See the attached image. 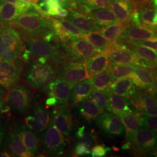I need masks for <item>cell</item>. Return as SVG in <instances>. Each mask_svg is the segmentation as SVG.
Returning a JSON list of instances; mask_svg holds the SVG:
<instances>
[{"mask_svg":"<svg viewBox=\"0 0 157 157\" xmlns=\"http://www.w3.org/2000/svg\"><path fill=\"white\" fill-rule=\"evenodd\" d=\"M31 100V91L23 85L15 86L12 87L8 96L9 107L21 115H25L28 113Z\"/></svg>","mask_w":157,"mask_h":157,"instance_id":"cell-9","label":"cell"},{"mask_svg":"<svg viewBox=\"0 0 157 157\" xmlns=\"http://www.w3.org/2000/svg\"><path fill=\"white\" fill-rule=\"evenodd\" d=\"M143 61V67L153 70L157 67V52L150 48L141 45H132L128 47Z\"/></svg>","mask_w":157,"mask_h":157,"instance_id":"cell-29","label":"cell"},{"mask_svg":"<svg viewBox=\"0 0 157 157\" xmlns=\"http://www.w3.org/2000/svg\"><path fill=\"white\" fill-rule=\"evenodd\" d=\"M135 109L145 116H157V98L147 90H137L130 99Z\"/></svg>","mask_w":157,"mask_h":157,"instance_id":"cell-13","label":"cell"},{"mask_svg":"<svg viewBox=\"0 0 157 157\" xmlns=\"http://www.w3.org/2000/svg\"><path fill=\"white\" fill-rule=\"evenodd\" d=\"M110 63L106 54L100 53L84 61L88 78L106 71Z\"/></svg>","mask_w":157,"mask_h":157,"instance_id":"cell-23","label":"cell"},{"mask_svg":"<svg viewBox=\"0 0 157 157\" xmlns=\"http://www.w3.org/2000/svg\"><path fill=\"white\" fill-rule=\"evenodd\" d=\"M154 72H155V75H156V76H157V68H156V69H154Z\"/></svg>","mask_w":157,"mask_h":157,"instance_id":"cell-61","label":"cell"},{"mask_svg":"<svg viewBox=\"0 0 157 157\" xmlns=\"http://www.w3.org/2000/svg\"><path fill=\"white\" fill-rule=\"evenodd\" d=\"M76 137L79 142L83 143L88 146L90 150L98 143L97 136L93 132L88 131L84 126L78 128L76 133Z\"/></svg>","mask_w":157,"mask_h":157,"instance_id":"cell-37","label":"cell"},{"mask_svg":"<svg viewBox=\"0 0 157 157\" xmlns=\"http://www.w3.org/2000/svg\"><path fill=\"white\" fill-rule=\"evenodd\" d=\"M8 145L13 156L18 157H34V154L30 151L24 145L22 140L16 134L11 132L8 136Z\"/></svg>","mask_w":157,"mask_h":157,"instance_id":"cell-33","label":"cell"},{"mask_svg":"<svg viewBox=\"0 0 157 157\" xmlns=\"http://www.w3.org/2000/svg\"><path fill=\"white\" fill-rule=\"evenodd\" d=\"M51 113L55 126L66 137L71 135L75 127L73 116L67 104L56 105Z\"/></svg>","mask_w":157,"mask_h":157,"instance_id":"cell-15","label":"cell"},{"mask_svg":"<svg viewBox=\"0 0 157 157\" xmlns=\"http://www.w3.org/2000/svg\"><path fill=\"white\" fill-rule=\"evenodd\" d=\"M155 73L153 69L148 67L135 65L132 79L137 89L143 90H150L154 83Z\"/></svg>","mask_w":157,"mask_h":157,"instance_id":"cell-21","label":"cell"},{"mask_svg":"<svg viewBox=\"0 0 157 157\" xmlns=\"http://www.w3.org/2000/svg\"><path fill=\"white\" fill-rule=\"evenodd\" d=\"M46 12L48 15L58 17V8L60 6L56 0L45 1Z\"/></svg>","mask_w":157,"mask_h":157,"instance_id":"cell-45","label":"cell"},{"mask_svg":"<svg viewBox=\"0 0 157 157\" xmlns=\"http://www.w3.org/2000/svg\"><path fill=\"white\" fill-rule=\"evenodd\" d=\"M151 3L154 6H157V0H151Z\"/></svg>","mask_w":157,"mask_h":157,"instance_id":"cell-58","label":"cell"},{"mask_svg":"<svg viewBox=\"0 0 157 157\" xmlns=\"http://www.w3.org/2000/svg\"><path fill=\"white\" fill-rule=\"evenodd\" d=\"M13 156L12 153H11L8 150H1L0 151V157H12Z\"/></svg>","mask_w":157,"mask_h":157,"instance_id":"cell-55","label":"cell"},{"mask_svg":"<svg viewBox=\"0 0 157 157\" xmlns=\"http://www.w3.org/2000/svg\"><path fill=\"white\" fill-rule=\"evenodd\" d=\"M22 71L21 59L0 58V86L7 90L15 86L20 80Z\"/></svg>","mask_w":157,"mask_h":157,"instance_id":"cell-7","label":"cell"},{"mask_svg":"<svg viewBox=\"0 0 157 157\" xmlns=\"http://www.w3.org/2000/svg\"><path fill=\"white\" fill-rule=\"evenodd\" d=\"M26 44L31 54L37 57H43L59 63L70 58L67 50L61 51L59 45L54 44L45 40L34 37H24ZM71 59V58H70Z\"/></svg>","mask_w":157,"mask_h":157,"instance_id":"cell-4","label":"cell"},{"mask_svg":"<svg viewBox=\"0 0 157 157\" xmlns=\"http://www.w3.org/2000/svg\"><path fill=\"white\" fill-rule=\"evenodd\" d=\"M93 90L104 91L114 82L111 75L108 71L93 76L88 79Z\"/></svg>","mask_w":157,"mask_h":157,"instance_id":"cell-34","label":"cell"},{"mask_svg":"<svg viewBox=\"0 0 157 157\" xmlns=\"http://www.w3.org/2000/svg\"><path fill=\"white\" fill-rule=\"evenodd\" d=\"M80 37L88 41L100 53H105L113 45L114 41L107 39L98 31L82 34Z\"/></svg>","mask_w":157,"mask_h":157,"instance_id":"cell-30","label":"cell"},{"mask_svg":"<svg viewBox=\"0 0 157 157\" xmlns=\"http://www.w3.org/2000/svg\"><path fill=\"white\" fill-rule=\"evenodd\" d=\"M3 25H4V23L0 21V33H1V32L2 31V30L4 28V27H3L4 26H3Z\"/></svg>","mask_w":157,"mask_h":157,"instance_id":"cell-60","label":"cell"},{"mask_svg":"<svg viewBox=\"0 0 157 157\" xmlns=\"http://www.w3.org/2000/svg\"><path fill=\"white\" fill-rule=\"evenodd\" d=\"M8 142L7 122L5 116H0V151L5 148Z\"/></svg>","mask_w":157,"mask_h":157,"instance_id":"cell-40","label":"cell"},{"mask_svg":"<svg viewBox=\"0 0 157 157\" xmlns=\"http://www.w3.org/2000/svg\"><path fill=\"white\" fill-rule=\"evenodd\" d=\"M1 1H3L6 2L13 4L16 6H19L20 7H22L25 10L26 12L32 10L33 8V6L31 3L24 1L22 0H1Z\"/></svg>","mask_w":157,"mask_h":157,"instance_id":"cell-48","label":"cell"},{"mask_svg":"<svg viewBox=\"0 0 157 157\" xmlns=\"http://www.w3.org/2000/svg\"><path fill=\"white\" fill-rule=\"evenodd\" d=\"M40 0H29L30 3L32 4H37L39 2Z\"/></svg>","mask_w":157,"mask_h":157,"instance_id":"cell-57","label":"cell"},{"mask_svg":"<svg viewBox=\"0 0 157 157\" xmlns=\"http://www.w3.org/2000/svg\"><path fill=\"white\" fill-rule=\"evenodd\" d=\"M83 1V0H79V1H80V4H79V6H78V7H79V6H80V4H81V3H82V1Z\"/></svg>","mask_w":157,"mask_h":157,"instance_id":"cell-62","label":"cell"},{"mask_svg":"<svg viewBox=\"0 0 157 157\" xmlns=\"http://www.w3.org/2000/svg\"><path fill=\"white\" fill-rule=\"evenodd\" d=\"M134 65L132 64L125 65H109L107 70L111 75L113 80L120 78H131L133 73Z\"/></svg>","mask_w":157,"mask_h":157,"instance_id":"cell-35","label":"cell"},{"mask_svg":"<svg viewBox=\"0 0 157 157\" xmlns=\"http://www.w3.org/2000/svg\"><path fill=\"white\" fill-rule=\"evenodd\" d=\"M112 1L113 0H83L80 5L82 4H84L87 6L90 10L98 8H110V6Z\"/></svg>","mask_w":157,"mask_h":157,"instance_id":"cell-41","label":"cell"},{"mask_svg":"<svg viewBox=\"0 0 157 157\" xmlns=\"http://www.w3.org/2000/svg\"><path fill=\"white\" fill-rule=\"evenodd\" d=\"M25 10L19 6L0 0V21L3 23L12 22Z\"/></svg>","mask_w":157,"mask_h":157,"instance_id":"cell-31","label":"cell"},{"mask_svg":"<svg viewBox=\"0 0 157 157\" xmlns=\"http://www.w3.org/2000/svg\"><path fill=\"white\" fill-rule=\"evenodd\" d=\"M108 89L115 94L130 99L137 91V87L132 78H126L115 80Z\"/></svg>","mask_w":157,"mask_h":157,"instance_id":"cell-27","label":"cell"},{"mask_svg":"<svg viewBox=\"0 0 157 157\" xmlns=\"http://www.w3.org/2000/svg\"><path fill=\"white\" fill-rule=\"evenodd\" d=\"M48 90V98L45 104L48 106H56L67 104L72 88L66 81L57 78L47 87Z\"/></svg>","mask_w":157,"mask_h":157,"instance_id":"cell-11","label":"cell"},{"mask_svg":"<svg viewBox=\"0 0 157 157\" xmlns=\"http://www.w3.org/2000/svg\"><path fill=\"white\" fill-rule=\"evenodd\" d=\"M89 98L93 101L97 107L103 111L108 110V102L107 95L103 91L93 90Z\"/></svg>","mask_w":157,"mask_h":157,"instance_id":"cell-39","label":"cell"},{"mask_svg":"<svg viewBox=\"0 0 157 157\" xmlns=\"http://www.w3.org/2000/svg\"><path fill=\"white\" fill-rule=\"evenodd\" d=\"M48 20L52 26L55 33L58 39V41H60L61 43H64L67 39H69L74 36L69 33L65 29L63 28L61 24L58 21L56 18L52 17H47Z\"/></svg>","mask_w":157,"mask_h":157,"instance_id":"cell-38","label":"cell"},{"mask_svg":"<svg viewBox=\"0 0 157 157\" xmlns=\"http://www.w3.org/2000/svg\"><path fill=\"white\" fill-rule=\"evenodd\" d=\"M69 11L66 9L62 8L61 6H59L58 8V17H67Z\"/></svg>","mask_w":157,"mask_h":157,"instance_id":"cell-54","label":"cell"},{"mask_svg":"<svg viewBox=\"0 0 157 157\" xmlns=\"http://www.w3.org/2000/svg\"><path fill=\"white\" fill-rule=\"evenodd\" d=\"M86 14L99 27H104L120 22L110 8L90 10Z\"/></svg>","mask_w":157,"mask_h":157,"instance_id":"cell-26","label":"cell"},{"mask_svg":"<svg viewBox=\"0 0 157 157\" xmlns=\"http://www.w3.org/2000/svg\"><path fill=\"white\" fill-rule=\"evenodd\" d=\"M130 149L138 155H151L157 148V134L151 129L140 126L130 143Z\"/></svg>","mask_w":157,"mask_h":157,"instance_id":"cell-6","label":"cell"},{"mask_svg":"<svg viewBox=\"0 0 157 157\" xmlns=\"http://www.w3.org/2000/svg\"><path fill=\"white\" fill-rule=\"evenodd\" d=\"M129 45H141L157 51V37L141 41H134L127 43Z\"/></svg>","mask_w":157,"mask_h":157,"instance_id":"cell-44","label":"cell"},{"mask_svg":"<svg viewBox=\"0 0 157 157\" xmlns=\"http://www.w3.org/2000/svg\"><path fill=\"white\" fill-rule=\"evenodd\" d=\"M12 22L22 33L24 37L40 38L47 41H58L54 28L47 17L43 16L34 10L20 15Z\"/></svg>","mask_w":157,"mask_h":157,"instance_id":"cell-1","label":"cell"},{"mask_svg":"<svg viewBox=\"0 0 157 157\" xmlns=\"http://www.w3.org/2000/svg\"><path fill=\"white\" fill-rule=\"evenodd\" d=\"M69 8L78 9L80 4L79 0H67Z\"/></svg>","mask_w":157,"mask_h":157,"instance_id":"cell-51","label":"cell"},{"mask_svg":"<svg viewBox=\"0 0 157 157\" xmlns=\"http://www.w3.org/2000/svg\"><path fill=\"white\" fill-rule=\"evenodd\" d=\"M148 91L149 93H150L152 95H154V97H155L157 98V76H155V81H154V83L152 86L151 89H150V90H147Z\"/></svg>","mask_w":157,"mask_h":157,"instance_id":"cell-52","label":"cell"},{"mask_svg":"<svg viewBox=\"0 0 157 157\" xmlns=\"http://www.w3.org/2000/svg\"><path fill=\"white\" fill-rule=\"evenodd\" d=\"M66 19L72 23L73 25L83 33L99 31L100 27L95 24L87 14L76 9H71L65 17Z\"/></svg>","mask_w":157,"mask_h":157,"instance_id":"cell-20","label":"cell"},{"mask_svg":"<svg viewBox=\"0 0 157 157\" xmlns=\"http://www.w3.org/2000/svg\"><path fill=\"white\" fill-rule=\"evenodd\" d=\"M141 25L157 33V6H144L139 11Z\"/></svg>","mask_w":157,"mask_h":157,"instance_id":"cell-32","label":"cell"},{"mask_svg":"<svg viewBox=\"0 0 157 157\" xmlns=\"http://www.w3.org/2000/svg\"><path fill=\"white\" fill-rule=\"evenodd\" d=\"M132 1L136 3V4L138 6V8L139 9V7L142 8L144 6L148 5L149 3L151 2V0H132Z\"/></svg>","mask_w":157,"mask_h":157,"instance_id":"cell-53","label":"cell"},{"mask_svg":"<svg viewBox=\"0 0 157 157\" xmlns=\"http://www.w3.org/2000/svg\"><path fill=\"white\" fill-rule=\"evenodd\" d=\"M157 37V33L145 26L130 25L125 29L116 42L118 43H129L134 41H141Z\"/></svg>","mask_w":157,"mask_h":157,"instance_id":"cell-17","label":"cell"},{"mask_svg":"<svg viewBox=\"0 0 157 157\" xmlns=\"http://www.w3.org/2000/svg\"><path fill=\"white\" fill-rule=\"evenodd\" d=\"M58 77L66 81L72 89L80 82L88 78L83 61H75L66 63L59 71Z\"/></svg>","mask_w":157,"mask_h":157,"instance_id":"cell-14","label":"cell"},{"mask_svg":"<svg viewBox=\"0 0 157 157\" xmlns=\"http://www.w3.org/2000/svg\"><path fill=\"white\" fill-rule=\"evenodd\" d=\"M129 26L130 25L128 24L119 22L106 26L100 27L98 32H100V33L105 37L107 39L112 41H115L119 37L124 30Z\"/></svg>","mask_w":157,"mask_h":157,"instance_id":"cell-36","label":"cell"},{"mask_svg":"<svg viewBox=\"0 0 157 157\" xmlns=\"http://www.w3.org/2000/svg\"><path fill=\"white\" fill-rule=\"evenodd\" d=\"M110 9L121 22L131 25L132 15L139 8L132 0H113Z\"/></svg>","mask_w":157,"mask_h":157,"instance_id":"cell-19","label":"cell"},{"mask_svg":"<svg viewBox=\"0 0 157 157\" xmlns=\"http://www.w3.org/2000/svg\"><path fill=\"white\" fill-rule=\"evenodd\" d=\"M109 60L110 64H132L143 67V61L139 56L128 47L114 41L112 47L105 53Z\"/></svg>","mask_w":157,"mask_h":157,"instance_id":"cell-8","label":"cell"},{"mask_svg":"<svg viewBox=\"0 0 157 157\" xmlns=\"http://www.w3.org/2000/svg\"><path fill=\"white\" fill-rule=\"evenodd\" d=\"M125 128L126 143H130L137 130L140 126L141 114L137 111L126 112L118 115Z\"/></svg>","mask_w":157,"mask_h":157,"instance_id":"cell-24","label":"cell"},{"mask_svg":"<svg viewBox=\"0 0 157 157\" xmlns=\"http://www.w3.org/2000/svg\"><path fill=\"white\" fill-rule=\"evenodd\" d=\"M63 135L51 119L47 128L40 135V144L43 151L50 154H63L67 146Z\"/></svg>","mask_w":157,"mask_h":157,"instance_id":"cell-5","label":"cell"},{"mask_svg":"<svg viewBox=\"0 0 157 157\" xmlns=\"http://www.w3.org/2000/svg\"><path fill=\"white\" fill-rule=\"evenodd\" d=\"M22 1H26V2H29V3H30L29 0H22Z\"/></svg>","mask_w":157,"mask_h":157,"instance_id":"cell-63","label":"cell"},{"mask_svg":"<svg viewBox=\"0 0 157 157\" xmlns=\"http://www.w3.org/2000/svg\"><path fill=\"white\" fill-rule=\"evenodd\" d=\"M26 50L19 31L7 25L0 33V58L16 59L22 57Z\"/></svg>","mask_w":157,"mask_h":157,"instance_id":"cell-2","label":"cell"},{"mask_svg":"<svg viewBox=\"0 0 157 157\" xmlns=\"http://www.w3.org/2000/svg\"><path fill=\"white\" fill-rule=\"evenodd\" d=\"M44 1H48V0H44Z\"/></svg>","mask_w":157,"mask_h":157,"instance_id":"cell-64","label":"cell"},{"mask_svg":"<svg viewBox=\"0 0 157 157\" xmlns=\"http://www.w3.org/2000/svg\"><path fill=\"white\" fill-rule=\"evenodd\" d=\"M103 91L108 97V112H112L118 116L124 113L136 111L132 108L133 106L129 98L112 93L108 88Z\"/></svg>","mask_w":157,"mask_h":157,"instance_id":"cell-22","label":"cell"},{"mask_svg":"<svg viewBox=\"0 0 157 157\" xmlns=\"http://www.w3.org/2000/svg\"><path fill=\"white\" fill-rule=\"evenodd\" d=\"M91 153L90 148L83 143L78 142L74 149V154L76 156L88 155Z\"/></svg>","mask_w":157,"mask_h":157,"instance_id":"cell-47","label":"cell"},{"mask_svg":"<svg viewBox=\"0 0 157 157\" xmlns=\"http://www.w3.org/2000/svg\"><path fill=\"white\" fill-rule=\"evenodd\" d=\"M75 107H76L79 116L89 123L104 112L90 98L84 99Z\"/></svg>","mask_w":157,"mask_h":157,"instance_id":"cell-28","label":"cell"},{"mask_svg":"<svg viewBox=\"0 0 157 157\" xmlns=\"http://www.w3.org/2000/svg\"><path fill=\"white\" fill-rule=\"evenodd\" d=\"M98 127L110 137H121L125 132L124 124L118 115L112 112H103L95 118Z\"/></svg>","mask_w":157,"mask_h":157,"instance_id":"cell-12","label":"cell"},{"mask_svg":"<svg viewBox=\"0 0 157 157\" xmlns=\"http://www.w3.org/2000/svg\"><path fill=\"white\" fill-rule=\"evenodd\" d=\"M93 90L88 79L86 78L76 84L71 91L67 104L75 107L78 102L87 98Z\"/></svg>","mask_w":157,"mask_h":157,"instance_id":"cell-25","label":"cell"},{"mask_svg":"<svg viewBox=\"0 0 157 157\" xmlns=\"http://www.w3.org/2000/svg\"><path fill=\"white\" fill-rule=\"evenodd\" d=\"M51 120V113L41 105L33 108L31 114L26 118V124L37 133H41L47 128Z\"/></svg>","mask_w":157,"mask_h":157,"instance_id":"cell-16","label":"cell"},{"mask_svg":"<svg viewBox=\"0 0 157 157\" xmlns=\"http://www.w3.org/2000/svg\"><path fill=\"white\" fill-rule=\"evenodd\" d=\"M131 23L132 25H141L140 18L139 10H136L132 15Z\"/></svg>","mask_w":157,"mask_h":157,"instance_id":"cell-49","label":"cell"},{"mask_svg":"<svg viewBox=\"0 0 157 157\" xmlns=\"http://www.w3.org/2000/svg\"><path fill=\"white\" fill-rule=\"evenodd\" d=\"M10 109L9 105H6V102L4 99H0V115L8 112Z\"/></svg>","mask_w":157,"mask_h":157,"instance_id":"cell-50","label":"cell"},{"mask_svg":"<svg viewBox=\"0 0 157 157\" xmlns=\"http://www.w3.org/2000/svg\"><path fill=\"white\" fill-rule=\"evenodd\" d=\"M6 96V89L0 86V99H4Z\"/></svg>","mask_w":157,"mask_h":157,"instance_id":"cell-56","label":"cell"},{"mask_svg":"<svg viewBox=\"0 0 157 157\" xmlns=\"http://www.w3.org/2000/svg\"><path fill=\"white\" fill-rule=\"evenodd\" d=\"M56 74V67L47 63V58L39 57L29 68L26 80L34 89H45L54 80Z\"/></svg>","mask_w":157,"mask_h":157,"instance_id":"cell-3","label":"cell"},{"mask_svg":"<svg viewBox=\"0 0 157 157\" xmlns=\"http://www.w3.org/2000/svg\"><path fill=\"white\" fill-rule=\"evenodd\" d=\"M15 132L30 151L34 155L39 152V138L29 124L17 122L15 126Z\"/></svg>","mask_w":157,"mask_h":157,"instance_id":"cell-18","label":"cell"},{"mask_svg":"<svg viewBox=\"0 0 157 157\" xmlns=\"http://www.w3.org/2000/svg\"><path fill=\"white\" fill-rule=\"evenodd\" d=\"M74 61H83L100 54L94 45L82 37L73 36L62 43Z\"/></svg>","mask_w":157,"mask_h":157,"instance_id":"cell-10","label":"cell"},{"mask_svg":"<svg viewBox=\"0 0 157 157\" xmlns=\"http://www.w3.org/2000/svg\"><path fill=\"white\" fill-rule=\"evenodd\" d=\"M151 156H154V157H157V148L154 151L152 152L151 154Z\"/></svg>","mask_w":157,"mask_h":157,"instance_id":"cell-59","label":"cell"},{"mask_svg":"<svg viewBox=\"0 0 157 157\" xmlns=\"http://www.w3.org/2000/svg\"><path fill=\"white\" fill-rule=\"evenodd\" d=\"M140 126L151 129L157 134V116H145L140 117Z\"/></svg>","mask_w":157,"mask_h":157,"instance_id":"cell-43","label":"cell"},{"mask_svg":"<svg viewBox=\"0 0 157 157\" xmlns=\"http://www.w3.org/2000/svg\"><path fill=\"white\" fill-rule=\"evenodd\" d=\"M56 18L61 24L63 28L72 35L78 37H80V36L82 34H83L82 31H80L77 27H76L73 23L71 22L70 21H67V19H63L61 17H56Z\"/></svg>","mask_w":157,"mask_h":157,"instance_id":"cell-42","label":"cell"},{"mask_svg":"<svg viewBox=\"0 0 157 157\" xmlns=\"http://www.w3.org/2000/svg\"><path fill=\"white\" fill-rule=\"evenodd\" d=\"M111 148L104 145H95L91 150V155L93 157H105L107 153L111 151Z\"/></svg>","mask_w":157,"mask_h":157,"instance_id":"cell-46","label":"cell"}]
</instances>
